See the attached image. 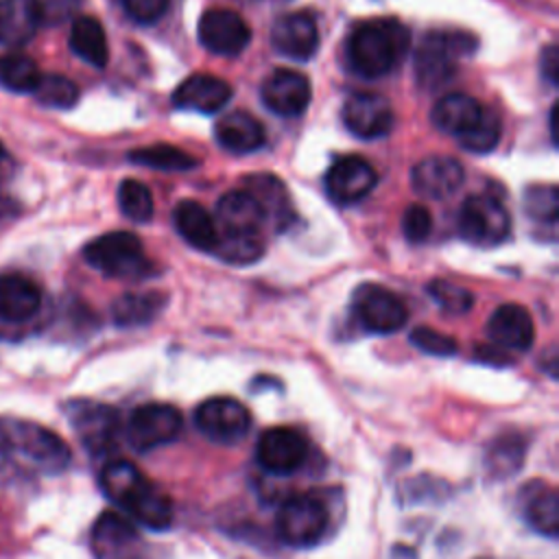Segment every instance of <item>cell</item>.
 Returning a JSON list of instances; mask_svg holds the SVG:
<instances>
[{
	"mask_svg": "<svg viewBox=\"0 0 559 559\" xmlns=\"http://www.w3.org/2000/svg\"><path fill=\"white\" fill-rule=\"evenodd\" d=\"M197 428L216 443L240 441L251 426V415L242 402L227 395L203 400L194 411Z\"/></svg>",
	"mask_w": 559,
	"mask_h": 559,
	"instance_id": "obj_9",
	"label": "cell"
},
{
	"mask_svg": "<svg viewBox=\"0 0 559 559\" xmlns=\"http://www.w3.org/2000/svg\"><path fill=\"white\" fill-rule=\"evenodd\" d=\"M41 70L24 52H7L0 57V83L17 94L35 92L39 85Z\"/></svg>",
	"mask_w": 559,
	"mask_h": 559,
	"instance_id": "obj_32",
	"label": "cell"
},
{
	"mask_svg": "<svg viewBox=\"0 0 559 559\" xmlns=\"http://www.w3.org/2000/svg\"><path fill=\"white\" fill-rule=\"evenodd\" d=\"M500 135H502V122L498 114L485 107L476 124L459 138V144L472 153H489L500 142Z\"/></svg>",
	"mask_w": 559,
	"mask_h": 559,
	"instance_id": "obj_35",
	"label": "cell"
},
{
	"mask_svg": "<svg viewBox=\"0 0 559 559\" xmlns=\"http://www.w3.org/2000/svg\"><path fill=\"white\" fill-rule=\"evenodd\" d=\"M548 120H550V138H552V142H557V124H555V120H557V107L550 109Z\"/></svg>",
	"mask_w": 559,
	"mask_h": 559,
	"instance_id": "obj_45",
	"label": "cell"
},
{
	"mask_svg": "<svg viewBox=\"0 0 559 559\" xmlns=\"http://www.w3.org/2000/svg\"><path fill=\"white\" fill-rule=\"evenodd\" d=\"M277 533L288 546L308 548L321 542L330 526L328 507L312 493H295L286 498L275 518Z\"/></svg>",
	"mask_w": 559,
	"mask_h": 559,
	"instance_id": "obj_6",
	"label": "cell"
},
{
	"mask_svg": "<svg viewBox=\"0 0 559 559\" xmlns=\"http://www.w3.org/2000/svg\"><path fill=\"white\" fill-rule=\"evenodd\" d=\"M312 87L310 81L288 68H280L266 76L262 83V100L264 105L284 118H293L306 111L310 105Z\"/></svg>",
	"mask_w": 559,
	"mask_h": 559,
	"instance_id": "obj_17",
	"label": "cell"
},
{
	"mask_svg": "<svg viewBox=\"0 0 559 559\" xmlns=\"http://www.w3.org/2000/svg\"><path fill=\"white\" fill-rule=\"evenodd\" d=\"M83 258L90 266L107 277L140 280L151 273V262L144 255L140 238L131 231H109L83 249Z\"/></svg>",
	"mask_w": 559,
	"mask_h": 559,
	"instance_id": "obj_5",
	"label": "cell"
},
{
	"mask_svg": "<svg viewBox=\"0 0 559 559\" xmlns=\"http://www.w3.org/2000/svg\"><path fill=\"white\" fill-rule=\"evenodd\" d=\"M354 314L369 332L391 334L406 323L408 308L393 290L367 284L360 286L354 295Z\"/></svg>",
	"mask_w": 559,
	"mask_h": 559,
	"instance_id": "obj_10",
	"label": "cell"
},
{
	"mask_svg": "<svg viewBox=\"0 0 559 559\" xmlns=\"http://www.w3.org/2000/svg\"><path fill=\"white\" fill-rule=\"evenodd\" d=\"M271 44L295 61H308L319 48V28L310 13H286L271 28Z\"/></svg>",
	"mask_w": 559,
	"mask_h": 559,
	"instance_id": "obj_18",
	"label": "cell"
},
{
	"mask_svg": "<svg viewBox=\"0 0 559 559\" xmlns=\"http://www.w3.org/2000/svg\"><path fill=\"white\" fill-rule=\"evenodd\" d=\"M168 4L170 0H122L127 15L140 24L157 22L166 13Z\"/></svg>",
	"mask_w": 559,
	"mask_h": 559,
	"instance_id": "obj_43",
	"label": "cell"
},
{
	"mask_svg": "<svg viewBox=\"0 0 559 559\" xmlns=\"http://www.w3.org/2000/svg\"><path fill=\"white\" fill-rule=\"evenodd\" d=\"M129 159L155 170H190L197 166V159L190 153L173 144H151L135 148L131 151Z\"/></svg>",
	"mask_w": 559,
	"mask_h": 559,
	"instance_id": "obj_34",
	"label": "cell"
},
{
	"mask_svg": "<svg viewBox=\"0 0 559 559\" xmlns=\"http://www.w3.org/2000/svg\"><path fill=\"white\" fill-rule=\"evenodd\" d=\"M44 20L39 0H0V44L20 48L28 44Z\"/></svg>",
	"mask_w": 559,
	"mask_h": 559,
	"instance_id": "obj_22",
	"label": "cell"
},
{
	"mask_svg": "<svg viewBox=\"0 0 559 559\" xmlns=\"http://www.w3.org/2000/svg\"><path fill=\"white\" fill-rule=\"evenodd\" d=\"M41 306L39 286L20 273L0 275V319L22 323L37 314Z\"/></svg>",
	"mask_w": 559,
	"mask_h": 559,
	"instance_id": "obj_23",
	"label": "cell"
},
{
	"mask_svg": "<svg viewBox=\"0 0 559 559\" xmlns=\"http://www.w3.org/2000/svg\"><path fill=\"white\" fill-rule=\"evenodd\" d=\"M216 229L225 231H262L264 214L247 190H231L216 203Z\"/></svg>",
	"mask_w": 559,
	"mask_h": 559,
	"instance_id": "obj_28",
	"label": "cell"
},
{
	"mask_svg": "<svg viewBox=\"0 0 559 559\" xmlns=\"http://www.w3.org/2000/svg\"><path fill=\"white\" fill-rule=\"evenodd\" d=\"M173 223L188 245H192L199 251H214L218 238L216 221L199 201H181L173 212Z\"/></svg>",
	"mask_w": 559,
	"mask_h": 559,
	"instance_id": "obj_27",
	"label": "cell"
},
{
	"mask_svg": "<svg viewBox=\"0 0 559 559\" xmlns=\"http://www.w3.org/2000/svg\"><path fill=\"white\" fill-rule=\"evenodd\" d=\"M524 212L533 221L555 223L559 214V190L557 186H531L524 192Z\"/></svg>",
	"mask_w": 559,
	"mask_h": 559,
	"instance_id": "obj_39",
	"label": "cell"
},
{
	"mask_svg": "<svg viewBox=\"0 0 559 559\" xmlns=\"http://www.w3.org/2000/svg\"><path fill=\"white\" fill-rule=\"evenodd\" d=\"M199 39L210 52L234 57L247 48L251 28L242 15L231 9H210L199 20Z\"/></svg>",
	"mask_w": 559,
	"mask_h": 559,
	"instance_id": "obj_14",
	"label": "cell"
},
{
	"mask_svg": "<svg viewBox=\"0 0 559 559\" xmlns=\"http://www.w3.org/2000/svg\"><path fill=\"white\" fill-rule=\"evenodd\" d=\"M183 428L181 411L173 404L148 402L138 406L127 421V439L133 450L148 452L173 443Z\"/></svg>",
	"mask_w": 559,
	"mask_h": 559,
	"instance_id": "obj_8",
	"label": "cell"
},
{
	"mask_svg": "<svg viewBox=\"0 0 559 559\" xmlns=\"http://www.w3.org/2000/svg\"><path fill=\"white\" fill-rule=\"evenodd\" d=\"M214 253L229 264H253L264 253L262 231H225L218 229Z\"/></svg>",
	"mask_w": 559,
	"mask_h": 559,
	"instance_id": "obj_31",
	"label": "cell"
},
{
	"mask_svg": "<svg viewBox=\"0 0 559 559\" xmlns=\"http://www.w3.org/2000/svg\"><path fill=\"white\" fill-rule=\"evenodd\" d=\"M231 98V85L214 74H192L173 92V105L186 111L216 114Z\"/></svg>",
	"mask_w": 559,
	"mask_h": 559,
	"instance_id": "obj_19",
	"label": "cell"
},
{
	"mask_svg": "<svg viewBox=\"0 0 559 559\" xmlns=\"http://www.w3.org/2000/svg\"><path fill=\"white\" fill-rule=\"evenodd\" d=\"M216 140L231 153H253L264 144V127L249 111L223 114L214 127Z\"/></svg>",
	"mask_w": 559,
	"mask_h": 559,
	"instance_id": "obj_25",
	"label": "cell"
},
{
	"mask_svg": "<svg viewBox=\"0 0 559 559\" xmlns=\"http://www.w3.org/2000/svg\"><path fill=\"white\" fill-rule=\"evenodd\" d=\"M542 74L550 85L559 81V48L555 44L546 46L542 52Z\"/></svg>",
	"mask_w": 559,
	"mask_h": 559,
	"instance_id": "obj_44",
	"label": "cell"
},
{
	"mask_svg": "<svg viewBox=\"0 0 559 559\" xmlns=\"http://www.w3.org/2000/svg\"><path fill=\"white\" fill-rule=\"evenodd\" d=\"M428 295L448 314H463L474 304V295L467 288L448 280H432L428 284Z\"/></svg>",
	"mask_w": 559,
	"mask_h": 559,
	"instance_id": "obj_40",
	"label": "cell"
},
{
	"mask_svg": "<svg viewBox=\"0 0 559 559\" xmlns=\"http://www.w3.org/2000/svg\"><path fill=\"white\" fill-rule=\"evenodd\" d=\"M524 461V445L518 437H500L487 452V469L493 476H511Z\"/></svg>",
	"mask_w": 559,
	"mask_h": 559,
	"instance_id": "obj_38",
	"label": "cell"
},
{
	"mask_svg": "<svg viewBox=\"0 0 559 559\" xmlns=\"http://www.w3.org/2000/svg\"><path fill=\"white\" fill-rule=\"evenodd\" d=\"M476 48L474 37L465 31H432L415 52V76L426 90L445 85L459 70V59Z\"/></svg>",
	"mask_w": 559,
	"mask_h": 559,
	"instance_id": "obj_4",
	"label": "cell"
},
{
	"mask_svg": "<svg viewBox=\"0 0 559 559\" xmlns=\"http://www.w3.org/2000/svg\"><path fill=\"white\" fill-rule=\"evenodd\" d=\"M33 94L39 103L55 109H70L79 100V87L63 74H41Z\"/></svg>",
	"mask_w": 559,
	"mask_h": 559,
	"instance_id": "obj_37",
	"label": "cell"
},
{
	"mask_svg": "<svg viewBox=\"0 0 559 559\" xmlns=\"http://www.w3.org/2000/svg\"><path fill=\"white\" fill-rule=\"evenodd\" d=\"M0 437L9 456L13 454L22 456L37 472L59 474L72 461L70 445L57 432L35 421H24V419L0 421Z\"/></svg>",
	"mask_w": 559,
	"mask_h": 559,
	"instance_id": "obj_3",
	"label": "cell"
},
{
	"mask_svg": "<svg viewBox=\"0 0 559 559\" xmlns=\"http://www.w3.org/2000/svg\"><path fill=\"white\" fill-rule=\"evenodd\" d=\"M94 559H142V537L135 526L114 511H105L90 535Z\"/></svg>",
	"mask_w": 559,
	"mask_h": 559,
	"instance_id": "obj_13",
	"label": "cell"
},
{
	"mask_svg": "<svg viewBox=\"0 0 559 559\" xmlns=\"http://www.w3.org/2000/svg\"><path fill=\"white\" fill-rule=\"evenodd\" d=\"M430 229H432V216H430L428 207H424L419 203L406 207V212L402 216V231H404L406 240L424 242L428 238Z\"/></svg>",
	"mask_w": 559,
	"mask_h": 559,
	"instance_id": "obj_42",
	"label": "cell"
},
{
	"mask_svg": "<svg viewBox=\"0 0 559 559\" xmlns=\"http://www.w3.org/2000/svg\"><path fill=\"white\" fill-rule=\"evenodd\" d=\"M242 183H245V190L260 205L264 221H273L275 229H284L293 221L290 197L286 192V186L277 177L269 173H255V175H249Z\"/></svg>",
	"mask_w": 559,
	"mask_h": 559,
	"instance_id": "obj_24",
	"label": "cell"
},
{
	"mask_svg": "<svg viewBox=\"0 0 559 559\" xmlns=\"http://www.w3.org/2000/svg\"><path fill=\"white\" fill-rule=\"evenodd\" d=\"M70 48L76 57L94 68H105L109 61V46L103 24L92 15H81L70 28Z\"/></svg>",
	"mask_w": 559,
	"mask_h": 559,
	"instance_id": "obj_29",
	"label": "cell"
},
{
	"mask_svg": "<svg viewBox=\"0 0 559 559\" xmlns=\"http://www.w3.org/2000/svg\"><path fill=\"white\" fill-rule=\"evenodd\" d=\"M166 297L159 293H127L118 297L111 306V317L116 325L135 328L151 323L164 308Z\"/></svg>",
	"mask_w": 559,
	"mask_h": 559,
	"instance_id": "obj_30",
	"label": "cell"
},
{
	"mask_svg": "<svg viewBox=\"0 0 559 559\" xmlns=\"http://www.w3.org/2000/svg\"><path fill=\"white\" fill-rule=\"evenodd\" d=\"M459 231L472 245L496 247L507 240L511 231V216L489 192L472 194L461 205Z\"/></svg>",
	"mask_w": 559,
	"mask_h": 559,
	"instance_id": "obj_7",
	"label": "cell"
},
{
	"mask_svg": "<svg viewBox=\"0 0 559 559\" xmlns=\"http://www.w3.org/2000/svg\"><path fill=\"white\" fill-rule=\"evenodd\" d=\"M487 336L500 349H528L535 341V325L531 312L520 304L498 306L487 321Z\"/></svg>",
	"mask_w": 559,
	"mask_h": 559,
	"instance_id": "obj_20",
	"label": "cell"
},
{
	"mask_svg": "<svg viewBox=\"0 0 559 559\" xmlns=\"http://www.w3.org/2000/svg\"><path fill=\"white\" fill-rule=\"evenodd\" d=\"M68 415L74 432L90 452L103 454L116 445L120 435L116 408L98 402H74Z\"/></svg>",
	"mask_w": 559,
	"mask_h": 559,
	"instance_id": "obj_12",
	"label": "cell"
},
{
	"mask_svg": "<svg viewBox=\"0 0 559 559\" xmlns=\"http://www.w3.org/2000/svg\"><path fill=\"white\" fill-rule=\"evenodd\" d=\"M483 109L485 107L474 96L454 92V94H448L437 100L430 118L439 131L454 135L459 140L465 131H469L476 124Z\"/></svg>",
	"mask_w": 559,
	"mask_h": 559,
	"instance_id": "obj_26",
	"label": "cell"
},
{
	"mask_svg": "<svg viewBox=\"0 0 559 559\" xmlns=\"http://www.w3.org/2000/svg\"><path fill=\"white\" fill-rule=\"evenodd\" d=\"M463 166L448 155H430L415 164L411 173L413 188L428 199H445L463 183Z\"/></svg>",
	"mask_w": 559,
	"mask_h": 559,
	"instance_id": "obj_21",
	"label": "cell"
},
{
	"mask_svg": "<svg viewBox=\"0 0 559 559\" xmlns=\"http://www.w3.org/2000/svg\"><path fill=\"white\" fill-rule=\"evenodd\" d=\"M411 343L430 356H454L459 352V343L454 336L439 332L428 325H419L411 332Z\"/></svg>",
	"mask_w": 559,
	"mask_h": 559,
	"instance_id": "obj_41",
	"label": "cell"
},
{
	"mask_svg": "<svg viewBox=\"0 0 559 559\" xmlns=\"http://www.w3.org/2000/svg\"><path fill=\"white\" fill-rule=\"evenodd\" d=\"M526 522L542 535L555 539L559 535V496L552 487L535 491L524 507Z\"/></svg>",
	"mask_w": 559,
	"mask_h": 559,
	"instance_id": "obj_33",
	"label": "cell"
},
{
	"mask_svg": "<svg viewBox=\"0 0 559 559\" xmlns=\"http://www.w3.org/2000/svg\"><path fill=\"white\" fill-rule=\"evenodd\" d=\"M378 181L373 166L360 155L338 157L325 173V192L336 203H356L367 197Z\"/></svg>",
	"mask_w": 559,
	"mask_h": 559,
	"instance_id": "obj_15",
	"label": "cell"
},
{
	"mask_svg": "<svg viewBox=\"0 0 559 559\" xmlns=\"http://www.w3.org/2000/svg\"><path fill=\"white\" fill-rule=\"evenodd\" d=\"M255 459L260 467L271 474H293L308 459V441L295 428L273 426L258 437Z\"/></svg>",
	"mask_w": 559,
	"mask_h": 559,
	"instance_id": "obj_11",
	"label": "cell"
},
{
	"mask_svg": "<svg viewBox=\"0 0 559 559\" xmlns=\"http://www.w3.org/2000/svg\"><path fill=\"white\" fill-rule=\"evenodd\" d=\"M343 122L354 135L362 140L382 138L393 127V109L384 96L373 92H358L345 100Z\"/></svg>",
	"mask_w": 559,
	"mask_h": 559,
	"instance_id": "obj_16",
	"label": "cell"
},
{
	"mask_svg": "<svg viewBox=\"0 0 559 559\" xmlns=\"http://www.w3.org/2000/svg\"><path fill=\"white\" fill-rule=\"evenodd\" d=\"M118 207L127 218L146 223L153 216V194L142 181L124 179L118 186Z\"/></svg>",
	"mask_w": 559,
	"mask_h": 559,
	"instance_id": "obj_36",
	"label": "cell"
},
{
	"mask_svg": "<svg viewBox=\"0 0 559 559\" xmlns=\"http://www.w3.org/2000/svg\"><path fill=\"white\" fill-rule=\"evenodd\" d=\"M411 35L397 20H371L356 26L347 39V59L356 74L380 79L404 57Z\"/></svg>",
	"mask_w": 559,
	"mask_h": 559,
	"instance_id": "obj_2",
	"label": "cell"
},
{
	"mask_svg": "<svg viewBox=\"0 0 559 559\" xmlns=\"http://www.w3.org/2000/svg\"><path fill=\"white\" fill-rule=\"evenodd\" d=\"M4 157V148H2V144H0V159Z\"/></svg>",
	"mask_w": 559,
	"mask_h": 559,
	"instance_id": "obj_46",
	"label": "cell"
},
{
	"mask_svg": "<svg viewBox=\"0 0 559 559\" xmlns=\"http://www.w3.org/2000/svg\"><path fill=\"white\" fill-rule=\"evenodd\" d=\"M100 489L135 522L153 531H166L173 522V502L164 489L148 480L131 461L116 459L100 469Z\"/></svg>",
	"mask_w": 559,
	"mask_h": 559,
	"instance_id": "obj_1",
	"label": "cell"
}]
</instances>
